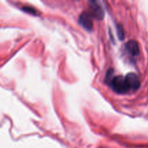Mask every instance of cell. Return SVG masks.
I'll return each mask as SVG.
<instances>
[{
    "mask_svg": "<svg viewBox=\"0 0 148 148\" xmlns=\"http://www.w3.org/2000/svg\"><path fill=\"white\" fill-rule=\"evenodd\" d=\"M117 36L119 40H123L124 38V31L123 26L121 25H117Z\"/></svg>",
    "mask_w": 148,
    "mask_h": 148,
    "instance_id": "ba28073f",
    "label": "cell"
},
{
    "mask_svg": "<svg viewBox=\"0 0 148 148\" xmlns=\"http://www.w3.org/2000/svg\"><path fill=\"white\" fill-rule=\"evenodd\" d=\"M109 86L116 93L125 94L131 90L125 77H123L121 75L114 77L111 82H110Z\"/></svg>",
    "mask_w": 148,
    "mask_h": 148,
    "instance_id": "6da1fadb",
    "label": "cell"
},
{
    "mask_svg": "<svg viewBox=\"0 0 148 148\" xmlns=\"http://www.w3.org/2000/svg\"><path fill=\"white\" fill-rule=\"evenodd\" d=\"M88 7L90 10V14L91 17L96 20H103L104 17V10L101 4L96 1H88Z\"/></svg>",
    "mask_w": 148,
    "mask_h": 148,
    "instance_id": "7a4b0ae2",
    "label": "cell"
},
{
    "mask_svg": "<svg viewBox=\"0 0 148 148\" xmlns=\"http://www.w3.org/2000/svg\"><path fill=\"white\" fill-rule=\"evenodd\" d=\"M126 50L128 51L129 53L132 56H137L140 53V49H139V45L136 40H130L126 43L125 45Z\"/></svg>",
    "mask_w": 148,
    "mask_h": 148,
    "instance_id": "5b68a950",
    "label": "cell"
},
{
    "mask_svg": "<svg viewBox=\"0 0 148 148\" xmlns=\"http://www.w3.org/2000/svg\"><path fill=\"white\" fill-rule=\"evenodd\" d=\"M128 85L130 86V90L132 91H136L140 88V81L138 77L134 73H128L125 76Z\"/></svg>",
    "mask_w": 148,
    "mask_h": 148,
    "instance_id": "277c9868",
    "label": "cell"
},
{
    "mask_svg": "<svg viewBox=\"0 0 148 148\" xmlns=\"http://www.w3.org/2000/svg\"><path fill=\"white\" fill-rule=\"evenodd\" d=\"M22 10H23L25 12L29 13V14H33V15H38V12L37 10L31 7H24L22 8Z\"/></svg>",
    "mask_w": 148,
    "mask_h": 148,
    "instance_id": "52a82bcc",
    "label": "cell"
},
{
    "mask_svg": "<svg viewBox=\"0 0 148 148\" xmlns=\"http://www.w3.org/2000/svg\"><path fill=\"white\" fill-rule=\"evenodd\" d=\"M114 77V69H109L107 72L106 75V77H105V82L106 83L108 84L109 85L110 82H111V80L113 79V78Z\"/></svg>",
    "mask_w": 148,
    "mask_h": 148,
    "instance_id": "8992f818",
    "label": "cell"
},
{
    "mask_svg": "<svg viewBox=\"0 0 148 148\" xmlns=\"http://www.w3.org/2000/svg\"><path fill=\"white\" fill-rule=\"evenodd\" d=\"M79 23L88 31H91L93 27L92 17L89 12H84L79 15Z\"/></svg>",
    "mask_w": 148,
    "mask_h": 148,
    "instance_id": "3957f363",
    "label": "cell"
}]
</instances>
